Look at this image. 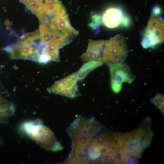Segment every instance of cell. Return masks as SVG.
<instances>
[{"label": "cell", "mask_w": 164, "mask_h": 164, "mask_svg": "<svg viewBox=\"0 0 164 164\" xmlns=\"http://www.w3.org/2000/svg\"><path fill=\"white\" fill-rule=\"evenodd\" d=\"M102 129L94 119H76L67 129L72 142L67 160L77 163L101 162L110 145L108 133L97 136Z\"/></svg>", "instance_id": "cell-1"}, {"label": "cell", "mask_w": 164, "mask_h": 164, "mask_svg": "<svg viewBox=\"0 0 164 164\" xmlns=\"http://www.w3.org/2000/svg\"><path fill=\"white\" fill-rule=\"evenodd\" d=\"M25 128L29 136L45 149L55 151L62 149L53 132L46 126L32 123L27 124Z\"/></svg>", "instance_id": "cell-2"}, {"label": "cell", "mask_w": 164, "mask_h": 164, "mask_svg": "<svg viewBox=\"0 0 164 164\" xmlns=\"http://www.w3.org/2000/svg\"><path fill=\"white\" fill-rule=\"evenodd\" d=\"M127 48L123 36L117 35L105 40L103 53V63L107 64L123 63L127 55Z\"/></svg>", "instance_id": "cell-3"}, {"label": "cell", "mask_w": 164, "mask_h": 164, "mask_svg": "<svg viewBox=\"0 0 164 164\" xmlns=\"http://www.w3.org/2000/svg\"><path fill=\"white\" fill-rule=\"evenodd\" d=\"M164 41V21L153 11L145 28L142 41V45L147 48L162 43Z\"/></svg>", "instance_id": "cell-4"}, {"label": "cell", "mask_w": 164, "mask_h": 164, "mask_svg": "<svg viewBox=\"0 0 164 164\" xmlns=\"http://www.w3.org/2000/svg\"><path fill=\"white\" fill-rule=\"evenodd\" d=\"M110 70L111 87L113 92L119 93L121 90L123 83L131 84L134 77L130 68L123 63L116 64H108Z\"/></svg>", "instance_id": "cell-5"}, {"label": "cell", "mask_w": 164, "mask_h": 164, "mask_svg": "<svg viewBox=\"0 0 164 164\" xmlns=\"http://www.w3.org/2000/svg\"><path fill=\"white\" fill-rule=\"evenodd\" d=\"M5 50L9 52L13 59H26L38 62L40 55V51L37 46L19 41L7 47Z\"/></svg>", "instance_id": "cell-6"}, {"label": "cell", "mask_w": 164, "mask_h": 164, "mask_svg": "<svg viewBox=\"0 0 164 164\" xmlns=\"http://www.w3.org/2000/svg\"><path fill=\"white\" fill-rule=\"evenodd\" d=\"M78 80L77 72H74L56 82L47 90L50 93L73 98L76 95Z\"/></svg>", "instance_id": "cell-7"}, {"label": "cell", "mask_w": 164, "mask_h": 164, "mask_svg": "<svg viewBox=\"0 0 164 164\" xmlns=\"http://www.w3.org/2000/svg\"><path fill=\"white\" fill-rule=\"evenodd\" d=\"M46 23L57 37H66L72 40L78 33L70 23L67 14L62 16L54 17Z\"/></svg>", "instance_id": "cell-8"}, {"label": "cell", "mask_w": 164, "mask_h": 164, "mask_svg": "<svg viewBox=\"0 0 164 164\" xmlns=\"http://www.w3.org/2000/svg\"><path fill=\"white\" fill-rule=\"evenodd\" d=\"M105 43L103 40L90 39L86 52L81 56L82 60L85 63L94 61L104 63L103 53Z\"/></svg>", "instance_id": "cell-9"}, {"label": "cell", "mask_w": 164, "mask_h": 164, "mask_svg": "<svg viewBox=\"0 0 164 164\" xmlns=\"http://www.w3.org/2000/svg\"><path fill=\"white\" fill-rule=\"evenodd\" d=\"M58 37L45 45L42 50L41 54L46 55L50 61L59 62L60 60L59 50L69 43L72 40L66 37Z\"/></svg>", "instance_id": "cell-10"}, {"label": "cell", "mask_w": 164, "mask_h": 164, "mask_svg": "<svg viewBox=\"0 0 164 164\" xmlns=\"http://www.w3.org/2000/svg\"><path fill=\"white\" fill-rule=\"evenodd\" d=\"M122 17L121 11L118 9L111 8L104 14L102 19L105 26L109 28L116 27L121 22Z\"/></svg>", "instance_id": "cell-11"}, {"label": "cell", "mask_w": 164, "mask_h": 164, "mask_svg": "<svg viewBox=\"0 0 164 164\" xmlns=\"http://www.w3.org/2000/svg\"><path fill=\"white\" fill-rule=\"evenodd\" d=\"M39 31L41 45L45 46L56 38L57 36L50 29L46 23L40 22Z\"/></svg>", "instance_id": "cell-12"}, {"label": "cell", "mask_w": 164, "mask_h": 164, "mask_svg": "<svg viewBox=\"0 0 164 164\" xmlns=\"http://www.w3.org/2000/svg\"><path fill=\"white\" fill-rule=\"evenodd\" d=\"M102 64V63L94 61L86 63L77 72L78 80H83L90 72Z\"/></svg>", "instance_id": "cell-13"}, {"label": "cell", "mask_w": 164, "mask_h": 164, "mask_svg": "<svg viewBox=\"0 0 164 164\" xmlns=\"http://www.w3.org/2000/svg\"><path fill=\"white\" fill-rule=\"evenodd\" d=\"M151 102L156 106L164 114V95L160 93L157 94L150 100Z\"/></svg>", "instance_id": "cell-14"}, {"label": "cell", "mask_w": 164, "mask_h": 164, "mask_svg": "<svg viewBox=\"0 0 164 164\" xmlns=\"http://www.w3.org/2000/svg\"><path fill=\"white\" fill-rule=\"evenodd\" d=\"M8 104L4 101L0 94V110L6 107Z\"/></svg>", "instance_id": "cell-15"}]
</instances>
